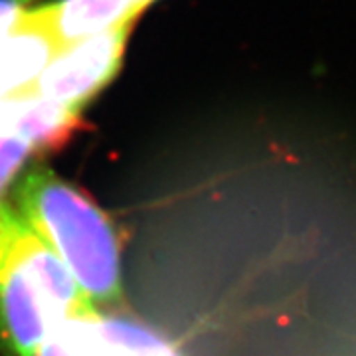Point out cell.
Here are the masks:
<instances>
[{
	"instance_id": "cell-2",
	"label": "cell",
	"mask_w": 356,
	"mask_h": 356,
	"mask_svg": "<svg viewBox=\"0 0 356 356\" xmlns=\"http://www.w3.org/2000/svg\"><path fill=\"white\" fill-rule=\"evenodd\" d=\"M14 208L70 269L91 305L121 301V257L111 220L83 191L48 168L28 170Z\"/></svg>"
},
{
	"instance_id": "cell-3",
	"label": "cell",
	"mask_w": 356,
	"mask_h": 356,
	"mask_svg": "<svg viewBox=\"0 0 356 356\" xmlns=\"http://www.w3.org/2000/svg\"><path fill=\"white\" fill-rule=\"evenodd\" d=\"M129 30L117 26L60 48L28 91L79 113L121 67Z\"/></svg>"
},
{
	"instance_id": "cell-7",
	"label": "cell",
	"mask_w": 356,
	"mask_h": 356,
	"mask_svg": "<svg viewBox=\"0 0 356 356\" xmlns=\"http://www.w3.org/2000/svg\"><path fill=\"white\" fill-rule=\"evenodd\" d=\"M32 0H0V42L22 24Z\"/></svg>"
},
{
	"instance_id": "cell-5",
	"label": "cell",
	"mask_w": 356,
	"mask_h": 356,
	"mask_svg": "<svg viewBox=\"0 0 356 356\" xmlns=\"http://www.w3.org/2000/svg\"><path fill=\"white\" fill-rule=\"evenodd\" d=\"M42 10L54 36L64 48L117 26L133 24L145 8L139 0H58Z\"/></svg>"
},
{
	"instance_id": "cell-4",
	"label": "cell",
	"mask_w": 356,
	"mask_h": 356,
	"mask_svg": "<svg viewBox=\"0 0 356 356\" xmlns=\"http://www.w3.org/2000/svg\"><path fill=\"white\" fill-rule=\"evenodd\" d=\"M77 117L76 111L30 91L0 99V131L22 137L34 149L60 147L77 127Z\"/></svg>"
},
{
	"instance_id": "cell-6",
	"label": "cell",
	"mask_w": 356,
	"mask_h": 356,
	"mask_svg": "<svg viewBox=\"0 0 356 356\" xmlns=\"http://www.w3.org/2000/svg\"><path fill=\"white\" fill-rule=\"evenodd\" d=\"M36 149L22 137L0 131V196Z\"/></svg>"
},
{
	"instance_id": "cell-1",
	"label": "cell",
	"mask_w": 356,
	"mask_h": 356,
	"mask_svg": "<svg viewBox=\"0 0 356 356\" xmlns=\"http://www.w3.org/2000/svg\"><path fill=\"white\" fill-rule=\"evenodd\" d=\"M95 315L86 293L20 212L0 202V337L14 356H36L65 323Z\"/></svg>"
}]
</instances>
